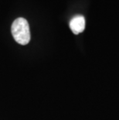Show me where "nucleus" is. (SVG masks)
<instances>
[{
    "mask_svg": "<svg viewBox=\"0 0 119 120\" xmlns=\"http://www.w3.org/2000/svg\"><path fill=\"white\" fill-rule=\"evenodd\" d=\"M12 34L15 40L21 45H26L30 40V30L27 20L24 18H18L12 22Z\"/></svg>",
    "mask_w": 119,
    "mask_h": 120,
    "instance_id": "obj_1",
    "label": "nucleus"
},
{
    "mask_svg": "<svg viewBox=\"0 0 119 120\" xmlns=\"http://www.w3.org/2000/svg\"><path fill=\"white\" fill-rule=\"evenodd\" d=\"M70 28L74 34H79L84 30L85 19L81 15L73 16L70 22Z\"/></svg>",
    "mask_w": 119,
    "mask_h": 120,
    "instance_id": "obj_2",
    "label": "nucleus"
}]
</instances>
